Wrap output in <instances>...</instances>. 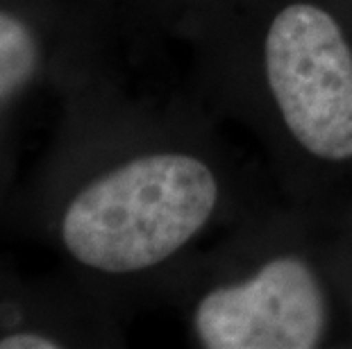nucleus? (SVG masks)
Masks as SVG:
<instances>
[{"label": "nucleus", "instance_id": "f257e3e1", "mask_svg": "<svg viewBox=\"0 0 352 349\" xmlns=\"http://www.w3.org/2000/svg\"><path fill=\"white\" fill-rule=\"evenodd\" d=\"M59 95L50 145L21 197V220L62 272L125 317L234 232L243 177L186 91L155 95L87 64Z\"/></svg>", "mask_w": 352, "mask_h": 349}, {"label": "nucleus", "instance_id": "f03ea898", "mask_svg": "<svg viewBox=\"0 0 352 349\" xmlns=\"http://www.w3.org/2000/svg\"><path fill=\"white\" fill-rule=\"evenodd\" d=\"M166 46L186 55L184 91L257 141L291 206L352 213V16L336 0H200Z\"/></svg>", "mask_w": 352, "mask_h": 349}, {"label": "nucleus", "instance_id": "7ed1b4c3", "mask_svg": "<svg viewBox=\"0 0 352 349\" xmlns=\"http://www.w3.org/2000/svg\"><path fill=\"white\" fill-rule=\"evenodd\" d=\"M157 302L202 349L352 345V286L339 218L259 211L177 272Z\"/></svg>", "mask_w": 352, "mask_h": 349}, {"label": "nucleus", "instance_id": "20e7f679", "mask_svg": "<svg viewBox=\"0 0 352 349\" xmlns=\"http://www.w3.org/2000/svg\"><path fill=\"white\" fill-rule=\"evenodd\" d=\"M91 59L80 0H0V116L59 93Z\"/></svg>", "mask_w": 352, "mask_h": 349}, {"label": "nucleus", "instance_id": "39448f33", "mask_svg": "<svg viewBox=\"0 0 352 349\" xmlns=\"http://www.w3.org/2000/svg\"><path fill=\"white\" fill-rule=\"evenodd\" d=\"M125 322L66 272L25 274L0 258V349L121 347Z\"/></svg>", "mask_w": 352, "mask_h": 349}, {"label": "nucleus", "instance_id": "423d86ee", "mask_svg": "<svg viewBox=\"0 0 352 349\" xmlns=\"http://www.w3.org/2000/svg\"><path fill=\"white\" fill-rule=\"evenodd\" d=\"M200 0H80L94 57L116 69H141L166 46L170 29Z\"/></svg>", "mask_w": 352, "mask_h": 349}, {"label": "nucleus", "instance_id": "0eeeda50", "mask_svg": "<svg viewBox=\"0 0 352 349\" xmlns=\"http://www.w3.org/2000/svg\"><path fill=\"white\" fill-rule=\"evenodd\" d=\"M19 173L16 116H0V215L10 209Z\"/></svg>", "mask_w": 352, "mask_h": 349}, {"label": "nucleus", "instance_id": "6e6552de", "mask_svg": "<svg viewBox=\"0 0 352 349\" xmlns=\"http://www.w3.org/2000/svg\"><path fill=\"white\" fill-rule=\"evenodd\" d=\"M336 3H339V5L343 7V10H346V12L350 14V16H352V0H336Z\"/></svg>", "mask_w": 352, "mask_h": 349}]
</instances>
